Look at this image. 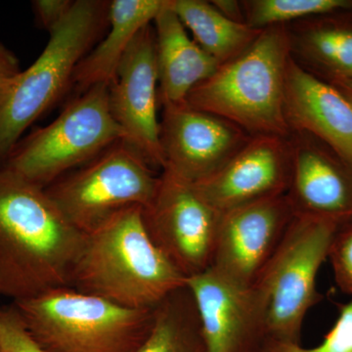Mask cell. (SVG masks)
Here are the masks:
<instances>
[{"instance_id":"cell-1","label":"cell","mask_w":352,"mask_h":352,"mask_svg":"<svg viewBox=\"0 0 352 352\" xmlns=\"http://www.w3.org/2000/svg\"><path fill=\"white\" fill-rule=\"evenodd\" d=\"M83 238L45 190L0 166V296L15 302L69 287Z\"/></svg>"},{"instance_id":"cell-2","label":"cell","mask_w":352,"mask_h":352,"mask_svg":"<svg viewBox=\"0 0 352 352\" xmlns=\"http://www.w3.org/2000/svg\"><path fill=\"white\" fill-rule=\"evenodd\" d=\"M185 283L147 232L142 208L135 207L85 234L69 287L120 307L153 309Z\"/></svg>"},{"instance_id":"cell-3","label":"cell","mask_w":352,"mask_h":352,"mask_svg":"<svg viewBox=\"0 0 352 352\" xmlns=\"http://www.w3.org/2000/svg\"><path fill=\"white\" fill-rule=\"evenodd\" d=\"M289 59L286 25L264 29L242 54L198 83L185 102L230 120L251 136H289L284 107Z\"/></svg>"},{"instance_id":"cell-4","label":"cell","mask_w":352,"mask_h":352,"mask_svg":"<svg viewBox=\"0 0 352 352\" xmlns=\"http://www.w3.org/2000/svg\"><path fill=\"white\" fill-rule=\"evenodd\" d=\"M110 2L76 0L50 32L43 53L21 72L0 103V163L20 142L21 135L72 85L78 65L109 25Z\"/></svg>"},{"instance_id":"cell-5","label":"cell","mask_w":352,"mask_h":352,"mask_svg":"<svg viewBox=\"0 0 352 352\" xmlns=\"http://www.w3.org/2000/svg\"><path fill=\"white\" fill-rule=\"evenodd\" d=\"M12 305L44 352H134L154 321V308L120 307L69 287Z\"/></svg>"},{"instance_id":"cell-6","label":"cell","mask_w":352,"mask_h":352,"mask_svg":"<svg viewBox=\"0 0 352 352\" xmlns=\"http://www.w3.org/2000/svg\"><path fill=\"white\" fill-rule=\"evenodd\" d=\"M120 140L126 141V134L111 112L108 85L102 83L18 143L1 166L44 189Z\"/></svg>"},{"instance_id":"cell-7","label":"cell","mask_w":352,"mask_h":352,"mask_svg":"<svg viewBox=\"0 0 352 352\" xmlns=\"http://www.w3.org/2000/svg\"><path fill=\"white\" fill-rule=\"evenodd\" d=\"M339 224L295 215L274 256L252 285L266 339L300 342L305 316L322 300L316 280Z\"/></svg>"},{"instance_id":"cell-8","label":"cell","mask_w":352,"mask_h":352,"mask_svg":"<svg viewBox=\"0 0 352 352\" xmlns=\"http://www.w3.org/2000/svg\"><path fill=\"white\" fill-rule=\"evenodd\" d=\"M160 176L135 147L120 140L44 190L65 219L85 235L122 210L149 205Z\"/></svg>"},{"instance_id":"cell-9","label":"cell","mask_w":352,"mask_h":352,"mask_svg":"<svg viewBox=\"0 0 352 352\" xmlns=\"http://www.w3.org/2000/svg\"><path fill=\"white\" fill-rule=\"evenodd\" d=\"M155 245L185 278L212 267L220 214L193 183L164 170L154 198L142 208Z\"/></svg>"},{"instance_id":"cell-10","label":"cell","mask_w":352,"mask_h":352,"mask_svg":"<svg viewBox=\"0 0 352 352\" xmlns=\"http://www.w3.org/2000/svg\"><path fill=\"white\" fill-rule=\"evenodd\" d=\"M159 75L156 36L152 24L133 39L109 83V103L116 122L154 168L166 166L157 119Z\"/></svg>"},{"instance_id":"cell-11","label":"cell","mask_w":352,"mask_h":352,"mask_svg":"<svg viewBox=\"0 0 352 352\" xmlns=\"http://www.w3.org/2000/svg\"><path fill=\"white\" fill-rule=\"evenodd\" d=\"M294 217L286 195L221 212L212 267L236 283L252 287L274 256Z\"/></svg>"},{"instance_id":"cell-12","label":"cell","mask_w":352,"mask_h":352,"mask_svg":"<svg viewBox=\"0 0 352 352\" xmlns=\"http://www.w3.org/2000/svg\"><path fill=\"white\" fill-rule=\"evenodd\" d=\"M163 107L164 170L193 184L226 166L252 138L230 120L190 107L185 101Z\"/></svg>"},{"instance_id":"cell-13","label":"cell","mask_w":352,"mask_h":352,"mask_svg":"<svg viewBox=\"0 0 352 352\" xmlns=\"http://www.w3.org/2000/svg\"><path fill=\"white\" fill-rule=\"evenodd\" d=\"M293 151L289 136H252L219 170L195 183L197 191L219 212L286 195Z\"/></svg>"},{"instance_id":"cell-14","label":"cell","mask_w":352,"mask_h":352,"mask_svg":"<svg viewBox=\"0 0 352 352\" xmlns=\"http://www.w3.org/2000/svg\"><path fill=\"white\" fill-rule=\"evenodd\" d=\"M207 352H254L266 339L263 309L252 287L214 268L187 278Z\"/></svg>"},{"instance_id":"cell-15","label":"cell","mask_w":352,"mask_h":352,"mask_svg":"<svg viewBox=\"0 0 352 352\" xmlns=\"http://www.w3.org/2000/svg\"><path fill=\"white\" fill-rule=\"evenodd\" d=\"M289 138L293 164L286 197L294 214L339 226L351 221V164L307 134L292 132Z\"/></svg>"},{"instance_id":"cell-16","label":"cell","mask_w":352,"mask_h":352,"mask_svg":"<svg viewBox=\"0 0 352 352\" xmlns=\"http://www.w3.org/2000/svg\"><path fill=\"white\" fill-rule=\"evenodd\" d=\"M285 117L292 132L312 136L352 166V103L332 83L291 56L285 83Z\"/></svg>"},{"instance_id":"cell-17","label":"cell","mask_w":352,"mask_h":352,"mask_svg":"<svg viewBox=\"0 0 352 352\" xmlns=\"http://www.w3.org/2000/svg\"><path fill=\"white\" fill-rule=\"evenodd\" d=\"M162 105L182 103L198 83L212 75L219 65L187 34L170 6V0L154 20Z\"/></svg>"},{"instance_id":"cell-18","label":"cell","mask_w":352,"mask_h":352,"mask_svg":"<svg viewBox=\"0 0 352 352\" xmlns=\"http://www.w3.org/2000/svg\"><path fill=\"white\" fill-rule=\"evenodd\" d=\"M291 56L325 82L352 80V9L287 25Z\"/></svg>"},{"instance_id":"cell-19","label":"cell","mask_w":352,"mask_h":352,"mask_svg":"<svg viewBox=\"0 0 352 352\" xmlns=\"http://www.w3.org/2000/svg\"><path fill=\"white\" fill-rule=\"evenodd\" d=\"M166 0H113L109 7V32L76 67L72 85L80 94L113 78L124 53L138 32L151 24Z\"/></svg>"},{"instance_id":"cell-20","label":"cell","mask_w":352,"mask_h":352,"mask_svg":"<svg viewBox=\"0 0 352 352\" xmlns=\"http://www.w3.org/2000/svg\"><path fill=\"white\" fill-rule=\"evenodd\" d=\"M170 6L196 43L219 66L242 54L263 32L228 19L212 1L170 0Z\"/></svg>"},{"instance_id":"cell-21","label":"cell","mask_w":352,"mask_h":352,"mask_svg":"<svg viewBox=\"0 0 352 352\" xmlns=\"http://www.w3.org/2000/svg\"><path fill=\"white\" fill-rule=\"evenodd\" d=\"M134 352H207L195 300L185 283L154 308V321Z\"/></svg>"},{"instance_id":"cell-22","label":"cell","mask_w":352,"mask_h":352,"mask_svg":"<svg viewBox=\"0 0 352 352\" xmlns=\"http://www.w3.org/2000/svg\"><path fill=\"white\" fill-rule=\"evenodd\" d=\"M245 24L256 30L287 25L325 14L351 10L352 0H245Z\"/></svg>"},{"instance_id":"cell-23","label":"cell","mask_w":352,"mask_h":352,"mask_svg":"<svg viewBox=\"0 0 352 352\" xmlns=\"http://www.w3.org/2000/svg\"><path fill=\"white\" fill-rule=\"evenodd\" d=\"M254 352H352V300L340 307L337 320L318 346L307 349L300 342L265 339Z\"/></svg>"},{"instance_id":"cell-24","label":"cell","mask_w":352,"mask_h":352,"mask_svg":"<svg viewBox=\"0 0 352 352\" xmlns=\"http://www.w3.org/2000/svg\"><path fill=\"white\" fill-rule=\"evenodd\" d=\"M328 258L338 287L342 293L352 296V220L338 227Z\"/></svg>"},{"instance_id":"cell-25","label":"cell","mask_w":352,"mask_h":352,"mask_svg":"<svg viewBox=\"0 0 352 352\" xmlns=\"http://www.w3.org/2000/svg\"><path fill=\"white\" fill-rule=\"evenodd\" d=\"M0 351L44 352L30 336L13 305L0 310Z\"/></svg>"},{"instance_id":"cell-26","label":"cell","mask_w":352,"mask_h":352,"mask_svg":"<svg viewBox=\"0 0 352 352\" xmlns=\"http://www.w3.org/2000/svg\"><path fill=\"white\" fill-rule=\"evenodd\" d=\"M74 3L73 0H36L32 6L39 24L50 32L66 17Z\"/></svg>"},{"instance_id":"cell-27","label":"cell","mask_w":352,"mask_h":352,"mask_svg":"<svg viewBox=\"0 0 352 352\" xmlns=\"http://www.w3.org/2000/svg\"><path fill=\"white\" fill-rule=\"evenodd\" d=\"M21 72L17 57L6 45L0 43V103Z\"/></svg>"},{"instance_id":"cell-28","label":"cell","mask_w":352,"mask_h":352,"mask_svg":"<svg viewBox=\"0 0 352 352\" xmlns=\"http://www.w3.org/2000/svg\"><path fill=\"white\" fill-rule=\"evenodd\" d=\"M212 3L228 19L238 23H245L242 2L234 0H214Z\"/></svg>"},{"instance_id":"cell-29","label":"cell","mask_w":352,"mask_h":352,"mask_svg":"<svg viewBox=\"0 0 352 352\" xmlns=\"http://www.w3.org/2000/svg\"><path fill=\"white\" fill-rule=\"evenodd\" d=\"M330 83H332L333 87H337L340 92H342L344 96L352 103V80L340 78V80H332Z\"/></svg>"},{"instance_id":"cell-30","label":"cell","mask_w":352,"mask_h":352,"mask_svg":"<svg viewBox=\"0 0 352 352\" xmlns=\"http://www.w3.org/2000/svg\"><path fill=\"white\" fill-rule=\"evenodd\" d=\"M0 310H1V308H0ZM0 352H1V351H0Z\"/></svg>"}]
</instances>
